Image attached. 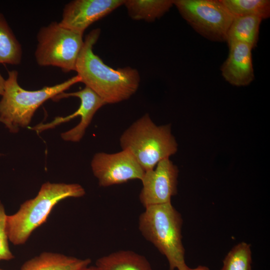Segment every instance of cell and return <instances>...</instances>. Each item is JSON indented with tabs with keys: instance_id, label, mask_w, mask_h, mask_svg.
Returning <instances> with one entry per match:
<instances>
[{
	"instance_id": "obj_1",
	"label": "cell",
	"mask_w": 270,
	"mask_h": 270,
	"mask_svg": "<svg viewBox=\"0 0 270 270\" xmlns=\"http://www.w3.org/2000/svg\"><path fill=\"white\" fill-rule=\"evenodd\" d=\"M100 33L92 30L84 40L75 71L80 82L98 95L106 104H116L130 98L138 90L140 76L130 66L114 69L93 52V46Z\"/></svg>"
},
{
	"instance_id": "obj_22",
	"label": "cell",
	"mask_w": 270,
	"mask_h": 270,
	"mask_svg": "<svg viewBox=\"0 0 270 270\" xmlns=\"http://www.w3.org/2000/svg\"><path fill=\"white\" fill-rule=\"evenodd\" d=\"M187 270H210V269L206 266H200L194 268H188Z\"/></svg>"
},
{
	"instance_id": "obj_23",
	"label": "cell",
	"mask_w": 270,
	"mask_h": 270,
	"mask_svg": "<svg viewBox=\"0 0 270 270\" xmlns=\"http://www.w3.org/2000/svg\"><path fill=\"white\" fill-rule=\"evenodd\" d=\"M82 270H100L96 266H88Z\"/></svg>"
},
{
	"instance_id": "obj_10",
	"label": "cell",
	"mask_w": 270,
	"mask_h": 270,
	"mask_svg": "<svg viewBox=\"0 0 270 270\" xmlns=\"http://www.w3.org/2000/svg\"><path fill=\"white\" fill-rule=\"evenodd\" d=\"M70 96L77 97L80 100V106L74 112L65 117L56 118L50 122L40 124L30 128L40 132L54 128L57 125L68 122L77 116H80V121L77 126L61 134L62 138L65 140L79 142L84 136L86 130L90 124L96 112L106 104L95 92L86 86L76 92H62L54 96L52 100L56 102L62 98Z\"/></svg>"
},
{
	"instance_id": "obj_21",
	"label": "cell",
	"mask_w": 270,
	"mask_h": 270,
	"mask_svg": "<svg viewBox=\"0 0 270 270\" xmlns=\"http://www.w3.org/2000/svg\"><path fill=\"white\" fill-rule=\"evenodd\" d=\"M4 80L0 73V95L2 96L4 91Z\"/></svg>"
},
{
	"instance_id": "obj_5",
	"label": "cell",
	"mask_w": 270,
	"mask_h": 270,
	"mask_svg": "<svg viewBox=\"0 0 270 270\" xmlns=\"http://www.w3.org/2000/svg\"><path fill=\"white\" fill-rule=\"evenodd\" d=\"M120 142L122 149L130 152L144 172L174 154L178 147L170 125L157 126L147 114L123 132Z\"/></svg>"
},
{
	"instance_id": "obj_17",
	"label": "cell",
	"mask_w": 270,
	"mask_h": 270,
	"mask_svg": "<svg viewBox=\"0 0 270 270\" xmlns=\"http://www.w3.org/2000/svg\"><path fill=\"white\" fill-rule=\"evenodd\" d=\"M22 54L21 44L0 12V64H18Z\"/></svg>"
},
{
	"instance_id": "obj_11",
	"label": "cell",
	"mask_w": 270,
	"mask_h": 270,
	"mask_svg": "<svg viewBox=\"0 0 270 270\" xmlns=\"http://www.w3.org/2000/svg\"><path fill=\"white\" fill-rule=\"evenodd\" d=\"M124 0H74L64 7L60 24L84 34L92 24L124 4Z\"/></svg>"
},
{
	"instance_id": "obj_6",
	"label": "cell",
	"mask_w": 270,
	"mask_h": 270,
	"mask_svg": "<svg viewBox=\"0 0 270 270\" xmlns=\"http://www.w3.org/2000/svg\"><path fill=\"white\" fill-rule=\"evenodd\" d=\"M82 36L56 22L41 28L37 34L34 52L36 63L42 66L59 68L64 72L75 71L84 44Z\"/></svg>"
},
{
	"instance_id": "obj_15",
	"label": "cell",
	"mask_w": 270,
	"mask_h": 270,
	"mask_svg": "<svg viewBox=\"0 0 270 270\" xmlns=\"http://www.w3.org/2000/svg\"><path fill=\"white\" fill-rule=\"evenodd\" d=\"M262 20L255 16H234L227 34L228 46L242 42L254 48L257 46Z\"/></svg>"
},
{
	"instance_id": "obj_24",
	"label": "cell",
	"mask_w": 270,
	"mask_h": 270,
	"mask_svg": "<svg viewBox=\"0 0 270 270\" xmlns=\"http://www.w3.org/2000/svg\"><path fill=\"white\" fill-rule=\"evenodd\" d=\"M0 270H4L2 269V268H0Z\"/></svg>"
},
{
	"instance_id": "obj_12",
	"label": "cell",
	"mask_w": 270,
	"mask_h": 270,
	"mask_svg": "<svg viewBox=\"0 0 270 270\" xmlns=\"http://www.w3.org/2000/svg\"><path fill=\"white\" fill-rule=\"evenodd\" d=\"M228 46V56L220 67L222 76L234 86L249 85L254 79L252 48L242 42L232 43Z\"/></svg>"
},
{
	"instance_id": "obj_3",
	"label": "cell",
	"mask_w": 270,
	"mask_h": 270,
	"mask_svg": "<svg viewBox=\"0 0 270 270\" xmlns=\"http://www.w3.org/2000/svg\"><path fill=\"white\" fill-rule=\"evenodd\" d=\"M138 218L142 236L164 255L169 270H187L182 242V218L171 202L146 206Z\"/></svg>"
},
{
	"instance_id": "obj_7",
	"label": "cell",
	"mask_w": 270,
	"mask_h": 270,
	"mask_svg": "<svg viewBox=\"0 0 270 270\" xmlns=\"http://www.w3.org/2000/svg\"><path fill=\"white\" fill-rule=\"evenodd\" d=\"M174 6L200 34L213 42L226 40L234 16L220 0H172Z\"/></svg>"
},
{
	"instance_id": "obj_2",
	"label": "cell",
	"mask_w": 270,
	"mask_h": 270,
	"mask_svg": "<svg viewBox=\"0 0 270 270\" xmlns=\"http://www.w3.org/2000/svg\"><path fill=\"white\" fill-rule=\"evenodd\" d=\"M85 193L78 184L44 183L34 198L22 204L13 214L7 215L8 240L16 246L24 244L32 232L46 220L57 204L68 198L82 197Z\"/></svg>"
},
{
	"instance_id": "obj_16",
	"label": "cell",
	"mask_w": 270,
	"mask_h": 270,
	"mask_svg": "<svg viewBox=\"0 0 270 270\" xmlns=\"http://www.w3.org/2000/svg\"><path fill=\"white\" fill-rule=\"evenodd\" d=\"M123 5L132 19L152 22L163 16L174 4L172 0H124Z\"/></svg>"
},
{
	"instance_id": "obj_19",
	"label": "cell",
	"mask_w": 270,
	"mask_h": 270,
	"mask_svg": "<svg viewBox=\"0 0 270 270\" xmlns=\"http://www.w3.org/2000/svg\"><path fill=\"white\" fill-rule=\"evenodd\" d=\"M252 260L250 244L242 242L228 252L220 270H251Z\"/></svg>"
},
{
	"instance_id": "obj_4",
	"label": "cell",
	"mask_w": 270,
	"mask_h": 270,
	"mask_svg": "<svg viewBox=\"0 0 270 270\" xmlns=\"http://www.w3.org/2000/svg\"><path fill=\"white\" fill-rule=\"evenodd\" d=\"M18 77L16 70H8L0 100V122L12 133L18 132L20 128L28 126L35 112L44 102L80 82L76 75L54 86L28 90L19 85Z\"/></svg>"
},
{
	"instance_id": "obj_8",
	"label": "cell",
	"mask_w": 270,
	"mask_h": 270,
	"mask_svg": "<svg viewBox=\"0 0 270 270\" xmlns=\"http://www.w3.org/2000/svg\"><path fill=\"white\" fill-rule=\"evenodd\" d=\"M91 168L100 186L107 187L130 180H141L145 173L134 156L126 150L108 154H96Z\"/></svg>"
},
{
	"instance_id": "obj_9",
	"label": "cell",
	"mask_w": 270,
	"mask_h": 270,
	"mask_svg": "<svg viewBox=\"0 0 270 270\" xmlns=\"http://www.w3.org/2000/svg\"><path fill=\"white\" fill-rule=\"evenodd\" d=\"M178 167L170 160L160 161L152 170L145 172L141 180L139 199L144 208L171 202L177 194Z\"/></svg>"
},
{
	"instance_id": "obj_20",
	"label": "cell",
	"mask_w": 270,
	"mask_h": 270,
	"mask_svg": "<svg viewBox=\"0 0 270 270\" xmlns=\"http://www.w3.org/2000/svg\"><path fill=\"white\" fill-rule=\"evenodd\" d=\"M6 216L4 206L0 201V260H10L14 258L8 245Z\"/></svg>"
},
{
	"instance_id": "obj_18",
	"label": "cell",
	"mask_w": 270,
	"mask_h": 270,
	"mask_svg": "<svg viewBox=\"0 0 270 270\" xmlns=\"http://www.w3.org/2000/svg\"><path fill=\"white\" fill-rule=\"evenodd\" d=\"M234 16H255L262 20L270 16L269 0H220Z\"/></svg>"
},
{
	"instance_id": "obj_14",
	"label": "cell",
	"mask_w": 270,
	"mask_h": 270,
	"mask_svg": "<svg viewBox=\"0 0 270 270\" xmlns=\"http://www.w3.org/2000/svg\"><path fill=\"white\" fill-rule=\"evenodd\" d=\"M95 266L100 270H152L144 256L128 250L103 256L97 260Z\"/></svg>"
},
{
	"instance_id": "obj_13",
	"label": "cell",
	"mask_w": 270,
	"mask_h": 270,
	"mask_svg": "<svg viewBox=\"0 0 270 270\" xmlns=\"http://www.w3.org/2000/svg\"><path fill=\"white\" fill-rule=\"evenodd\" d=\"M90 258L82 259L58 252H44L25 262L20 270H82L90 266Z\"/></svg>"
}]
</instances>
